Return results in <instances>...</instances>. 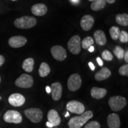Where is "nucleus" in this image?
<instances>
[{"label":"nucleus","instance_id":"obj_36","mask_svg":"<svg viewBox=\"0 0 128 128\" xmlns=\"http://www.w3.org/2000/svg\"><path fill=\"white\" fill-rule=\"evenodd\" d=\"M46 126H47L48 128H52L54 127L52 124H51L50 122H46Z\"/></svg>","mask_w":128,"mask_h":128},{"label":"nucleus","instance_id":"obj_25","mask_svg":"<svg viewBox=\"0 0 128 128\" xmlns=\"http://www.w3.org/2000/svg\"><path fill=\"white\" fill-rule=\"evenodd\" d=\"M94 44V39H92V37H86L84 39L82 40V41L81 42V46L83 48V49H87L90 47L91 46H92V44Z\"/></svg>","mask_w":128,"mask_h":128},{"label":"nucleus","instance_id":"obj_21","mask_svg":"<svg viewBox=\"0 0 128 128\" xmlns=\"http://www.w3.org/2000/svg\"><path fill=\"white\" fill-rule=\"evenodd\" d=\"M34 64V60L32 58H28L23 61L22 64V68L25 71L28 72H31L33 70Z\"/></svg>","mask_w":128,"mask_h":128},{"label":"nucleus","instance_id":"obj_20","mask_svg":"<svg viewBox=\"0 0 128 128\" xmlns=\"http://www.w3.org/2000/svg\"><path fill=\"white\" fill-rule=\"evenodd\" d=\"M94 38L96 42L100 46H103L106 44L107 39L105 33L102 30H96L94 33Z\"/></svg>","mask_w":128,"mask_h":128},{"label":"nucleus","instance_id":"obj_1","mask_svg":"<svg viewBox=\"0 0 128 128\" xmlns=\"http://www.w3.org/2000/svg\"><path fill=\"white\" fill-rule=\"evenodd\" d=\"M93 117V113L91 110L84 112L80 116H74L70 119L68 124L70 128H81L85 124Z\"/></svg>","mask_w":128,"mask_h":128},{"label":"nucleus","instance_id":"obj_26","mask_svg":"<svg viewBox=\"0 0 128 128\" xmlns=\"http://www.w3.org/2000/svg\"><path fill=\"white\" fill-rule=\"evenodd\" d=\"M109 33L112 39L114 40H116L117 39H119L120 33V30L118 27L113 26L110 28Z\"/></svg>","mask_w":128,"mask_h":128},{"label":"nucleus","instance_id":"obj_9","mask_svg":"<svg viewBox=\"0 0 128 128\" xmlns=\"http://www.w3.org/2000/svg\"><path fill=\"white\" fill-rule=\"evenodd\" d=\"M66 109L71 113L81 115L85 112V107L81 102L76 100H72L67 103Z\"/></svg>","mask_w":128,"mask_h":128},{"label":"nucleus","instance_id":"obj_34","mask_svg":"<svg viewBox=\"0 0 128 128\" xmlns=\"http://www.w3.org/2000/svg\"><path fill=\"white\" fill-rule=\"evenodd\" d=\"M97 62H98V65H100V66H103V61H102V60H101L100 58L97 57Z\"/></svg>","mask_w":128,"mask_h":128},{"label":"nucleus","instance_id":"obj_35","mask_svg":"<svg viewBox=\"0 0 128 128\" xmlns=\"http://www.w3.org/2000/svg\"><path fill=\"white\" fill-rule=\"evenodd\" d=\"M88 65H89V66L90 67L91 70H92V71H94V70H95V66H94V65L92 63V62H89Z\"/></svg>","mask_w":128,"mask_h":128},{"label":"nucleus","instance_id":"obj_10","mask_svg":"<svg viewBox=\"0 0 128 128\" xmlns=\"http://www.w3.org/2000/svg\"><path fill=\"white\" fill-rule=\"evenodd\" d=\"M50 52L52 56L59 61L64 60L67 56L66 50L61 46H54L51 48Z\"/></svg>","mask_w":128,"mask_h":128},{"label":"nucleus","instance_id":"obj_15","mask_svg":"<svg viewBox=\"0 0 128 128\" xmlns=\"http://www.w3.org/2000/svg\"><path fill=\"white\" fill-rule=\"evenodd\" d=\"M48 122L52 124L54 127L60 125L61 122L60 115L54 109H51L48 113Z\"/></svg>","mask_w":128,"mask_h":128},{"label":"nucleus","instance_id":"obj_24","mask_svg":"<svg viewBox=\"0 0 128 128\" xmlns=\"http://www.w3.org/2000/svg\"><path fill=\"white\" fill-rule=\"evenodd\" d=\"M116 22L119 24L123 26H128V15L127 14H119L116 16Z\"/></svg>","mask_w":128,"mask_h":128},{"label":"nucleus","instance_id":"obj_27","mask_svg":"<svg viewBox=\"0 0 128 128\" xmlns=\"http://www.w3.org/2000/svg\"><path fill=\"white\" fill-rule=\"evenodd\" d=\"M113 52H114V54L119 60H122L124 58V50L120 46H116L114 50H113Z\"/></svg>","mask_w":128,"mask_h":128},{"label":"nucleus","instance_id":"obj_33","mask_svg":"<svg viewBox=\"0 0 128 128\" xmlns=\"http://www.w3.org/2000/svg\"><path fill=\"white\" fill-rule=\"evenodd\" d=\"M124 60H125V62L126 63H128V51H126V52H124Z\"/></svg>","mask_w":128,"mask_h":128},{"label":"nucleus","instance_id":"obj_19","mask_svg":"<svg viewBox=\"0 0 128 128\" xmlns=\"http://www.w3.org/2000/svg\"><path fill=\"white\" fill-rule=\"evenodd\" d=\"M111 76V72L108 68L104 67L95 74V79L97 81H103L108 79Z\"/></svg>","mask_w":128,"mask_h":128},{"label":"nucleus","instance_id":"obj_37","mask_svg":"<svg viewBox=\"0 0 128 128\" xmlns=\"http://www.w3.org/2000/svg\"><path fill=\"white\" fill-rule=\"evenodd\" d=\"M88 49V51L90 52H94V46H91Z\"/></svg>","mask_w":128,"mask_h":128},{"label":"nucleus","instance_id":"obj_23","mask_svg":"<svg viewBox=\"0 0 128 128\" xmlns=\"http://www.w3.org/2000/svg\"><path fill=\"white\" fill-rule=\"evenodd\" d=\"M50 68L49 65L46 62H42L40 65L39 69V74L41 77H45L49 74Z\"/></svg>","mask_w":128,"mask_h":128},{"label":"nucleus","instance_id":"obj_32","mask_svg":"<svg viewBox=\"0 0 128 128\" xmlns=\"http://www.w3.org/2000/svg\"><path fill=\"white\" fill-rule=\"evenodd\" d=\"M4 62H5L4 57L2 55H0V67H1L3 65V64H4Z\"/></svg>","mask_w":128,"mask_h":128},{"label":"nucleus","instance_id":"obj_7","mask_svg":"<svg viewBox=\"0 0 128 128\" xmlns=\"http://www.w3.org/2000/svg\"><path fill=\"white\" fill-rule=\"evenodd\" d=\"M4 121L10 124H20L22 122V116L16 110H8L4 115Z\"/></svg>","mask_w":128,"mask_h":128},{"label":"nucleus","instance_id":"obj_40","mask_svg":"<svg viewBox=\"0 0 128 128\" xmlns=\"http://www.w3.org/2000/svg\"><path fill=\"white\" fill-rule=\"evenodd\" d=\"M46 92H47L48 93H50V87H49V86H47V87H46Z\"/></svg>","mask_w":128,"mask_h":128},{"label":"nucleus","instance_id":"obj_17","mask_svg":"<svg viewBox=\"0 0 128 128\" xmlns=\"http://www.w3.org/2000/svg\"><path fill=\"white\" fill-rule=\"evenodd\" d=\"M31 11L34 15L42 16L45 15L48 12V8L44 4H36L32 6Z\"/></svg>","mask_w":128,"mask_h":128},{"label":"nucleus","instance_id":"obj_22","mask_svg":"<svg viewBox=\"0 0 128 128\" xmlns=\"http://www.w3.org/2000/svg\"><path fill=\"white\" fill-rule=\"evenodd\" d=\"M106 5V0H94L92 1L91 4V8L93 11L97 12L102 10L105 7Z\"/></svg>","mask_w":128,"mask_h":128},{"label":"nucleus","instance_id":"obj_2","mask_svg":"<svg viewBox=\"0 0 128 128\" xmlns=\"http://www.w3.org/2000/svg\"><path fill=\"white\" fill-rule=\"evenodd\" d=\"M37 20L33 17L31 16H23L17 18L14 21V26L17 28L22 29H28L36 24Z\"/></svg>","mask_w":128,"mask_h":128},{"label":"nucleus","instance_id":"obj_45","mask_svg":"<svg viewBox=\"0 0 128 128\" xmlns=\"http://www.w3.org/2000/svg\"><path fill=\"white\" fill-rule=\"evenodd\" d=\"M0 82H1V77H0Z\"/></svg>","mask_w":128,"mask_h":128},{"label":"nucleus","instance_id":"obj_12","mask_svg":"<svg viewBox=\"0 0 128 128\" xmlns=\"http://www.w3.org/2000/svg\"><path fill=\"white\" fill-rule=\"evenodd\" d=\"M27 39L24 36H16L10 38L8 40V44L12 48H19L24 46L27 43Z\"/></svg>","mask_w":128,"mask_h":128},{"label":"nucleus","instance_id":"obj_6","mask_svg":"<svg viewBox=\"0 0 128 128\" xmlns=\"http://www.w3.org/2000/svg\"><path fill=\"white\" fill-rule=\"evenodd\" d=\"M81 38L77 35L74 36L68 42V48L74 55H78L81 50Z\"/></svg>","mask_w":128,"mask_h":128},{"label":"nucleus","instance_id":"obj_39","mask_svg":"<svg viewBox=\"0 0 128 128\" xmlns=\"http://www.w3.org/2000/svg\"><path fill=\"white\" fill-rule=\"evenodd\" d=\"M106 2L109 3V4H113L115 2L116 0H106Z\"/></svg>","mask_w":128,"mask_h":128},{"label":"nucleus","instance_id":"obj_18","mask_svg":"<svg viewBox=\"0 0 128 128\" xmlns=\"http://www.w3.org/2000/svg\"><path fill=\"white\" fill-rule=\"evenodd\" d=\"M90 92L92 98L98 100L105 97L107 94V90L103 88L94 87L91 89Z\"/></svg>","mask_w":128,"mask_h":128},{"label":"nucleus","instance_id":"obj_38","mask_svg":"<svg viewBox=\"0 0 128 128\" xmlns=\"http://www.w3.org/2000/svg\"><path fill=\"white\" fill-rule=\"evenodd\" d=\"M70 1H71V2L72 3L75 4H77L78 3H79L80 2V0H70Z\"/></svg>","mask_w":128,"mask_h":128},{"label":"nucleus","instance_id":"obj_43","mask_svg":"<svg viewBox=\"0 0 128 128\" xmlns=\"http://www.w3.org/2000/svg\"><path fill=\"white\" fill-rule=\"evenodd\" d=\"M89 1H94V0H88Z\"/></svg>","mask_w":128,"mask_h":128},{"label":"nucleus","instance_id":"obj_13","mask_svg":"<svg viewBox=\"0 0 128 128\" xmlns=\"http://www.w3.org/2000/svg\"><path fill=\"white\" fill-rule=\"evenodd\" d=\"M52 99L55 101L60 100L62 94V86L60 82L53 83L50 87Z\"/></svg>","mask_w":128,"mask_h":128},{"label":"nucleus","instance_id":"obj_30","mask_svg":"<svg viewBox=\"0 0 128 128\" xmlns=\"http://www.w3.org/2000/svg\"><path fill=\"white\" fill-rule=\"evenodd\" d=\"M100 123L97 121L90 122L86 124L84 128H100Z\"/></svg>","mask_w":128,"mask_h":128},{"label":"nucleus","instance_id":"obj_3","mask_svg":"<svg viewBox=\"0 0 128 128\" xmlns=\"http://www.w3.org/2000/svg\"><path fill=\"white\" fill-rule=\"evenodd\" d=\"M108 103L112 110L117 112L123 109L126 106L127 104V101L122 96H116L110 97Z\"/></svg>","mask_w":128,"mask_h":128},{"label":"nucleus","instance_id":"obj_31","mask_svg":"<svg viewBox=\"0 0 128 128\" xmlns=\"http://www.w3.org/2000/svg\"><path fill=\"white\" fill-rule=\"evenodd\" d=\"M119 72L121 76H128V65L126 64V65H123L120 67L119 70Z\"/></svg>","mask_w":128,"mask_h":128},{"label":"nucleus","instance_id":"obj_5","mask_svg":"<svg viewBox=\"0 0 128 128\" xmlns=\"http://www.w3.org/2000/svg\"><path fill=\"white\" fill-rule=\"evenodd\" d=\"M33 78L30 75L26 74L21 75L15 81L16 86L22 88H30L33 86Z\"/></svg>","mask_w":128,"mask_h":128},{"label":"nucleus","instance_id":"obj_47","mask_svg":"<svg viewBox=\"0 0 128 128\" xmlns=\"http://www.w3.org/2000/svg\"></svg>","mask_w":128,"mask_h":128},{"label":"nucleus","instance_id":"obj_8","mask_svg":"<svg viewBox=\"0 0 128 128\" xmlns=\"http://www.w3.org/2000/svg\"><path fill=\"white\" fill-rule=\"evenodd\" d=\"M82 85V80L78 74H74L70 76L67 82V86L69 90L76 92L81 87Z\"/></svg>","mask_w":128,"mask_h":128},{"label":"nucleus","instance_id":"obj_42","mask_svg":"<svg viewBox=\"0 0 128 128\" xmlns=\"http://www.w3.org/2000/svg\"><path fill=\"white\" fill-rule=\"evenodd\" d=\"M11 1H17V0H11Z\"/></svg>","mask_w":128,"mask_h":128},{"label":"nucleus","instance_id":"obj_14","mask_svg":"<svg viewBox=\"0 0 128 128\" xmlns=\"http://www.w3.org/2000/svg\"><path fill=\"white\" fill-rule=\"evenodd\" d=\"M94 18L90 15H85L83 16L80 22V25L85 31H88L92 28L94 24Z\"/></svg>","mask_w":128,"mask_h":128},{"label":"nucleus","instance_id":"obj_29","mask_svg":"<svg viewBox=\"0 0 128 128\" xmlns=\"http://www.w3.org/2000/svg\"><path fill=\"white\" fill-rule=\"evenodd\" d=\"M119 39L121 42L127 43L128 42V33L124 30H122L120 33Z\"/></svg>","mask_w":128,"mask_h":128},{"label":"nucleus","instance_id":"obj_16","mask_svg":"<svg viewBox=\"0 0 128 128\" xmlns=\"http://www.w3.org/2000/svg\"><path fill=\"white\" fill-rule=\"evenodd\" d=\"M107 122L109 128H120V126L119 116L116 113H112L108 115Z\"/></svg>","mask_w":128,"mask_h":128},{"label":"nucleus","instance_id":"obj_44","mask_svg":"<svg viewBox=\"0 0 128 128\" xmlns=\"http://www.w3.org/2000/svg\"><path fill=\"white\" fill-rule=\"evenodd\" d=\"M0 100H1V96H0Z\"/></svg>","mask_w":128,"mask_h":128},{"label":"nucleus","instance_id":"obj_41","mask_svg":"<svg viewBox=\"0 0 128 128\" xmlns=\"http://www.w3.org/2000/svg\"><path fill=\"white\" fill-rule=\"evenodd\" d=\"M68 116H70V114H69L68 112H66V114L65 115V118H67V117H68Z\"/></svg>","mask_w":128,"mask_h":128},{"label":"nucleus","instance_id":"obj_4","mask_svg":"<svg viewBox=\"0 0 128 128\" xmlns=\"http://www.w3.org/2000/svg\"><path fill=\"white\" fill-rule=\"evenodd\" d=\"M25 116L32 122L39 123L43 119V113L40 109L38 108H30L24 110Z\"/></svg>","mask_w":128,"mask_h":128},{"label":"nucleus","instance_id":"obj_28","mask_svg":"<svg viewBox=\"0 0 128 128\" xmlns=\"http://www.w3.org/2000/svg\"><path fill=\"white\" fill-rule=\"evenodd\" d=\"M102 58L104 60H108V61H110L113 60V55L112 54V53L108 50H104L102 54Z\"/></svg>","mask_w":128,"mask_h":128},{"label":"nucleus","instance_id":"obj_11","mask_svg":"<svg viewBox=\"0 0 128 128\" xmlns=\"http://www.w3.org/2000/svg\"><path fill=\"white\" fill-rule=\"evenodd\" d=\"M26 102L25 97L19 93L12 94L8 97V102L11 105L14 107L22 106Z\"/></svg>","mask_w":128,"mask_h":128},{"label":"nucleus","instance_id":"obj_46","mask_svg":"<svg viewBox=\"0 0 128 128\" xmlns=\"http://www.w3.org/2000/svg\"><path fill=\"white\" fill-rule=\"evenodd\" d=\"M0 116H1V114H0Z\"/></svg>","mask_w":128,"mask_h":128}]
</instances>
